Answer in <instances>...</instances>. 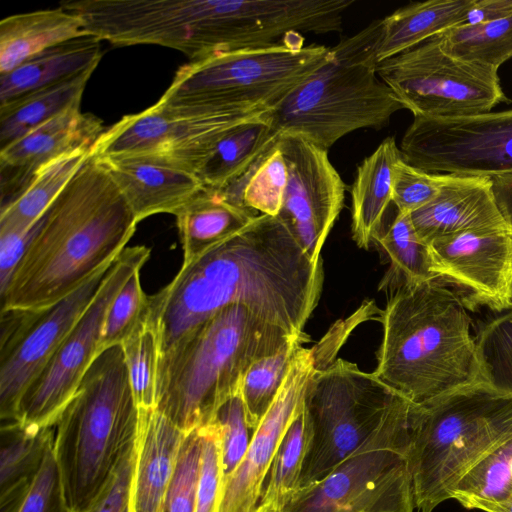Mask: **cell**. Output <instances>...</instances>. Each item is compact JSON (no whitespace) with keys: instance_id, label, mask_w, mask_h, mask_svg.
Segmentation results:
<instances>
[{"instance_id":"obj_20","label":"cell","mask_w":512,"mask_h":512,"mask_svg":"<svg viewBox=\"0 0 512 512\" xmlns=\"http://www.w3.org/2000/svg\"><path fill=\"white\" fill-rule=\"evenodd\" d=\"M426 244L468 231H511L494 195L492 179L447 174L438 195L410 214Z\"/></svg>"},{"instance_id":"obj_11","label":"cell","mask_w":512,"mask_h":512,"mask_svg":"<svg viewBox=\"0 0 512 512\" xmlns=\"http://www.w3.org/2000/svg\"><path fill=\"white\" fill-rule=\"evenodd\" d=\"M267 111L176 107L157 101L106 128L91 153L148 161L197 176L226 133Z\"/></svg>"},{"instance_id":"obj_32","label":"cell","mask_w":512,"mask_h":512,"mask_svg":"<svg viewBox=\"0 0 512 512\" xmlns=\"http://www.w3.org/2000/svg\"><path fill=\"white\" fill-rule=\"evenodd\" d=\"M312 441V427L305 406L283 437L269 469L268 482L256 508L282 512L300 490L303 467Z\"/></svg>"},{"instance_id":"obj_30","label":"cell","mask_w":512,"mask_h":512,"mask_svg":"<svg viewBox=\"0 0 512 512\" xmlns=\"http://www.w3.org/2000/svg\"><path fill=\"white\" fill-rule=\"evenodd\" d=\"M89 70L0 105V149L31 130L72 109L81 107Z\"/></svg>"},{"instance_id":"obj_40","label":"cell","mask_w":512,"mask_h":512,"mask_svg":"<svg viewBox=\"0 0 512 512\" xmlns=\"http://www.w3.org/2000/svg\"><path fill=\"white\" fill-rule=\"evenodd\" d=\"M140 271L130 276L108 309L102 330L101 352L121 345L146 319L149 295L141 286Z\"/></svg>"},{"instance_id":"obj_46","label":"cell","mask_w":512,"mask_h":512,"mask_svg":"<svg viewBox=\"0 0 512 512\" xmlns=\"http://www.w3.org/2000/svg\"><path fill=\"white\" fill-rule=\"evenodd\" d=\"M134 443L122 457L113 476L89 512H131V489L135 460Z\"/></svg>"},{"instance_id":"obj_37","label":"cell","mask_w":512,"mask_h":512,"mask_svg":"<svg viewBox=\"0 0 512 512\" xmlns=\"http://www.w3.org/2000/svg\"><path fill=\"white\" fill-rule=\"evenodd\" d=\"M287 183L288 167L276 142L249 172L221 190L256 212L277 216Z\"/></svg>"},{"instance_id":"obj_42","label":"cell","mask_w":512,"mask_h":512,"mask_svg":"<svg viewBox=\"0 0 512 512\" xmlns=\"http://www.w3.org/2000/svg\"><path fill=\"white\" fill-rule=\"evenodd\" d=\"M215 417L221 426L223 487L241 464L253 433L247 424L240 391L218 409Z\"/></svg>"},{"instance_id":"obj_45","label":"cell","mask_w":512,"mask_h":512,"mask_svg":"<svg viewBox=\"0 0 512 512\" xmlns=\"http://www.w3.org/2000/svg\"><path fill=\"white\" fill-rule=\"evenodd\" d=\"M53 443L49 446L34 481L15 512H72L65 496Z\"/></svg>"},{"instance_id":"obj_18","label":"cell","mask_w":512,"mask_h":512,"mask_svg":"<svg viewBox=\"0 0 512 512\" xmlns=\"http://www.w3.org/2000/svg\"><path fill=\"white\" fill-rule=\"evenodd\" d=\"M438 278L451 286L468 310L512 309V232L468 231L429 244Z\"/></svg>"},{"instance_id":"obj_16","label":"cell","mask_w":512,"mask_h":512,"mask_svg":"<svg viewBox=\"0 0 512 512\" xmlns=\"http://www.w3.org/2000/svg\"><path fill=\"white\" fill-rule=\"evenodd\" d=\"M332 338L312 348L301 345L272 404L253 431L246 455L221 490L218 512H254L277 449L304 407L318 368L332 362Z\"/></svg>"},{"instance_id":"obj_6","label":"cell","mask_w":512,"mask_h":512,"mask_svg":"<svg viewBox=\"0 0 512 512\" xmlns=\"http://www.w3.org/2000/svg\"><path fill=\"white\" fill-rule=\"evenodd\" d=\"M512 435V393L479 381L411 404L408 469L414 508L433 510L479 460Z\"/></svg>"},{"instance_id":"obj_9","label":"cell","mask_w":512,"mask_h":512,"mask_svg":"<svg viewBox=\"0 0 512 512\" xmlns=\"http://www.w3.org/2000/svg\"><path fill=\"white\" fill-rule=\"evenodd\" d=\"M411 402L397 396L376 433L282 512H414L408 469Z\"/></svg>"},{"instance_id":"obj_49","label":"cell","mask_w":512,"mask_h":512,"mask_svg":"<svg viewBox=\"0 0 512 512\" xmlns=\"http://www.w3.org/2000/svg\"><path fill=\"white\" fill-rule=\"evenodd\" d=\"M497 204L512 232V174L492 179Z\"/></svg>"},{"instance_id":"obj_51","label":"cell","mask_w":512,"mask_h":512,"mask_svg":"<svg viewBox=\"0 0 512 512\" xmlns=\"http://www.w3.org/2000/svg\"><path fill=\"white\" fill-rule=\"evenodd\" d=\"M254 512H262V511H260L258 508H256Z\"/></svg>"},{"instance_id":"obj_35","label":"cell","mask_w":512,"mask_h":512,"mask_svg":"<svg viewBox=\"0 0 512 512\" xmlns=\"http://www.w3.org/2000/svg\"><path fill=\"white\" fill-rule=\"evenodd\" d=\"M437 37L450 55L495 70L512 58V16L485 23L462 24Z\"/></svg>"},{"instance_id":"obj_10","label":"cell","mask_w":512,"mask_h":512,"mask_svg":"<svg viewBox=\"0 0 512 512\" xmlns=\"http://www.w3.org/2000/svg\"><path fill=\"white\" fill-rule=\"evenodd\" d=\"M397 396L353 362L339 358L318 368L304 401L312 441L300 488L320 481L356 453L379 429Z\"/></svg>"},{"instance_id":"obj_14","label":"cell","mask_w":512,"mask_h":512,"mask_svg":"<svg viewBox=\"0 0 512 512\" xmlns=\"http://www.w3.org/2000/svg\"><path fill=\"white\" fill-rule=\"evenodd\" d=\"M399 149L404 161L429 173L490 179L512 174V109L414 116Z\"/></svg>"},{"instance_id":"obj_12","label":"cell","mask_w":512,"mask_h":512,"mask_svg":"<svg viewBox=\"0 0 512 512\" xmlns=\"http://www.w3.org/2000/svg\"><path fill=\"white\" fill-rule=\"evenodd\" d=\"M377 73L413 116L474 115L507 101L498 70L450 55L437 36L379 62Z\"/></svg>"},{"instance_id":"obj_19","label":"cell","mask_w":512,"mask_h":512,"mask_svg":"<svg viewBox=\"0 0 512 512\" xmlns=\"http://www.w3.org/2000/svg\"><path fill=\"white\" fill-rule=\"evenodd\" d=\"M105 131L92 113L72 108L0 149L1 208L11 204L29 184L36 170L63 154L92 149Z\"/></svg>"},{"instance_id":"obj_2","label":"cell","mask_w":512,"mask_h":512,"mask_svg":"<svg viewBox=\"0 0 512 512\" xmlns=\"http://www.w3.org/2000/svg\"><path fill=\"white\" fill-rule=\"evenodd\" d=\"M137 224L120 189L91 153L45 212L0 293L1 310H41L61 300L112 261Z\"/></svg>"},{"instance_id":"obj_5","label":"cell","mask_w":512,"mask_h":512,"mask_svg":"<svg viewBox=\"0 0 512 512\" xmlns=\"http://www.w3.org/2000/svg\"><path fill=\"white\" fill-rule=\"evenodd\" d=\"M138 418L122 346H111L93 361L54 424V455L72 512H89L133 445Z\"/></svg>"},{"instance_id":"obj_47","label":"cell","mask_w":512,"mask_h":512,"mask_svg":"<svg viewBox=\"0 0 512 512\" xmlns=\"http://www.w3.org/2000/svg\"><path fill=\"white\" fill-rule=\"evenodd\" d=\"M43 220L44 215L23 231L0 232V293L10 282L17 265L38 234Z\"/></svg>"},{"instance_id":"obj_24","label":"cell","mask_w":512,"mask_h":512,"mask_svg":"<svg viewBox=\"0 0 512 512\" xmlns=\"http://www.w3.org/2000/svg\"><path fill=\"white\" fill-rule=\"evenodd\" d=\"M401 158L395 139L387 137L357 168L350 187L351 231L360 248L368 249L382 231L392 202L394 168Z\"/></svg>"},{"instance_id":"obj_36","label":"cell","mask_w":512,"mask_h":512,"mask_svg":"<svg viewBox=\"0 0 512 512\" xmlns=\"http://www.w3.org/2000/svg\"><path fill=\"white\" fill-rule=\"evenodd\" d=\"M307 340L305 333L292 338L276 353L254 362L246 372L240 395L247 424L252 432L276 397L297 350Z\"/></svg>"},{"instance_id":"obj_23","label":"cell","mask_w":512,"mask_h":512,"mask_svg":"<svg viewBox=\"0 0 512 512\" xmlns=\"http://www.w3.org/2000/svg\"><path fill=\"white\" fill-rule=\"evenodd\" d=\"M257 216L223 190L204 186L175 214L183 262L231 237Z\"/></svg>"},{"instance_id":"obj_33","label":"cell","mask_w":512,"mask_h":512,"mask_svg":"<svg viewBox=\"0 0 512 512\" xmlns=\"http://www.w3.org/2000/svg\"><path fill=\"white\" fill-rule=\"evenodd\" d=\"M450 499L483 512L512 500V435L462 476Z\"/></svg>"},{"instance_id":"obj_44","label":"cell","mask_w":512,"mask_h":512,"mask_svg":"<svg viewBox=\"0 0 512 512\" xmlns=\"http://www.w3.org/2000/svg\"><path fill=\"white\" fill-rule=\"evenodd\" d=\"M447 174H436L416 168L402 158L393 175L392 202L397 212L411 214L432 201L440 192Z\"/></svg>"},{"instance_id":"obj_41","label":"cell","mask_w":512,"mask_h":512,"mask_svg":"<svg viewBox=\"0 0 512 512\" xmlns=\"http://www.w3.org/2000/svg\"><path fill=\"white\" fill-rule=\"evenodd\" d=\"M199 428L186 433L159 512H195L201 462Z\"/></svg>"},{"instance_id":"obj_34","label":"cell","mask_w":512,"mask_h":512,"mask_svg":"<svg viewBox=\"0 0 512 512\" xmlns=\"http://www.w3.org/2000/svg\"><path fill=\"white\" fill-rule=\"evenodd\" d=\"M374 242L386 252L391 262L385 286L438 279L430 247L419 238L410 214L397 212L387 230L381 231Z\"/></svg>"},{"instance_id":"obj_8","label":"cell","mask_w":512,"mask_h":512,"mask_svg":"<svg viewBox=\"0 0 512 512\" xmlns=\"http://www.w3.org/2000/svg\"><path fill=\"white\" fill-rule=\"evenodd\" d=\"M331 48L304 45L300 33L279 42L216 53L179 67L158 100L200 109L272 110L325 64Z\"/></svg>"},{"instance_id":"obj_13","label":"cell","mask_w":512,"mask_h":512,"mask_svg":"<svg viewBox=\"0 0 512 512\" xmlns=\"http://www.w3.org/2000/svg\"><path fill=\"white\" fill-rule=\"evenodd\" d=\"M149 247H125L113 260L94 299L43 370L24 392L16 421L54 426L87 370L101 352L102 330L108 309L130 276L141 270Z\"/></svg>"},{"instance_id":"obj_38","label":"cell","mask_w":512,"mask_h":512,"mask_svg":"<svg viewBox=\"0 0 512 512\" xmlns=\"http://www.w3.org/2000/svg\"><path fill=\"white\" fill-rule=\"evenodd\" d=\"M121 346L138 408L155 407L160 352L153 326L145 319Z\"/></svg>"},{"instance_id":"obj_26","label":"cell","mask_w":512,"mask_h":512,"mask_svg":"<svg viewBox=\"0 0 512 512\" xmlns=\"http://www.w3.org/2000/svg\"><path fill=\"white\" fill-rule=\"evenodd\" d=\"M82 19L61 5L0 21V74L66 41L87 36Z\"/></svg>"},{"instance_id":"obj_7","label":"cell","mask_w":512,"mask_h":512,"mask_svg":"<svg viewBox=\"0 0 512 512\" xmlns=\"http://www.w3.org/2000/svg\"><path fill=\"white\" fill-rule=\"evenodd\" d=\"M382 19L331 47L329 60L271 110L278 134L328 150L362 128H381L405 109L377 73Z\"/></svg>"},{"instance_id":"obj_29","label":"cell","mask_w":512,"mask_h":512,"mask_svg":"<svg viewBox=\"0 0 512 512\" xmlns=\"http://www.w3.org/2000/svg\"><path fill=\"white\" fill-rule=\"evenodd\" d=\"M271 110L231 129L217 143L198 178L205 187L225 189L242 178L275 145Z\"/></svg>"},{"instance_id":"obj_25","label":"cell","mask_w":512,"mask_h":512,"mask_svg":"<svg viewBox=\"0 0 512 512\" xmlns=\"http://www.w3.org/2000/svg\"><path fill=\"white\" fill-rule=\"evenodd\" d=\"M102 55L101 41L91 35L51 47L13 70L0 74V105L95 70Z\"/></svg>"},{"instance_id":"obj_3","label":"cell","mask_w":512,"mask_h":512,"mask_svg":"<svg viewBox=\"0 0 512 512\" xmlns=\"http://www.w3.org/2000/svg\"><path fill=\"white\" fill-rule=\"evenodd\" d=\"M380 321L373 374L411 403L484 381L469 310L439 278L396 286Z\"/></svg>"},{"instance_id":"obj_4","label":"cell","mask_w":512,"mask_h":512,"mask_svg":"<svg viewBox=\"0 0 512 512\" xmlns=\"http://www.w3.org/2000/svg\"><path fill=\"white\" fill-rule=\"evenodd\" d=\"M296 336L242 304L221 309L159 356L155 408L184 433L210 422L251 365Z\"/></svg>"},{"instance_id":"obj_28","label":"cell","mask_w":512,"mask_h":512,"mask_svg":"<svg viewBox=\"0 0 512 512\" xmlns=\"http://www.w3.org/2000/svg\"><path fill=\"white\" fill-rule=\"evenodd\" d=\"M475 0L413 2L382 19L378 63L462 25Z\"/></svg>"},{"instance_id":"obj_39","label":"cell","mask_w":512,"mask_h":512,"mask_svg":"<svg viewBox=\"0 0 512 512\" xmlns=\"http://www.w3.org/2000/svg\"><path fill=\"white\" fill-rule=\"evenodd\" d=\"M475 339L483 380L512 393V309L485 323Z\"/></svg>"},{"instance_id":"obj_43","label":"cell","mask_w":512,"mask_h":512,"mask_svg":"<svg viewBox=\"0 0 512 512\" xmlns=\"http://www.w3.org/2000/svg\"><path fill=\"white\" fill-rule=\"evenodd\" d=\"M198 428L202 448L195 512H218L222 489L221 426L214 417Z\"/></svg>"},{"instance_id":"obj_27","label":"cell","mask_w":512,"mask_h":512,"mask_svg":"<svg viewBox=\"0 0 512 512\" xmlns=\"http://www.w3.org/2000/svg\"><path fill=\"white\" fill-rule=\"evenodd\" d=\"M54 434V426L2 422L0 512L16 511L54 441Z\"/></svg>"},{"instance_id":"obj_21","label":"cell","mask_w":512,"mask_h":512,"mask_svg":"<svg viewBox=\"0 0 512 512\" xmlns=\"http://www.w3.org/2000/svg\"><path fill=\"white\" fill-rule=\"evenodd\" d=\"M138 409L131 512H159L186 433L155 407Z\"/></svg>"},{"instance_id":"obj_31","label":"cell","mask_w":512,"mask_h":512,"mask_svg":"<svg viewBox=\"0 0 512 512\" xmlns=\"http://www.w3.org/2000/svg\"><path fill=\"white\" fill-rule=\"evenodd\" d=\"M90 154L89 148L78 149L40 166L19 196L0 209V232L30 228L44 215Z\"/></svg>"},{"instance_id":"obj_1","label":"cell","mask_w":512,"mask_h":512,"mask_svg":"<svg viewBox=\"0 0 512 512\" xmlns=\"http://www.w3.org/2000/svg\"><path fill=\"white\" fill-rule=\"evenodd\" d=\"M323 262H313L277 216L258 215L248 226L193 259L149 295L146 320L160 355L221 309L242 304L289 334L303 329L316 308Z\"/></svg>"},{"instance_id":"obj_22","label":"cell","mask_w":512,"mask_h":512,"mask_svg":"<svg viewBox=\"0 0 512 512\" xmlns=\"http://www.w3.org/2000/svg\"><path fill=\"white\" fill-rule=\"evenodd\" d=\"M96 158L120 189L138 223L160 213L175 215L204 188L196 175L182 170L136 159Z\"/></svg>"},{"instance_id":"obj_48","label":"cell","mask_w":512,"mask_h":512,"mask_svg":"<svg viewBox=\"0 0 512 512\" xmlns=\"http://www.w3.org/2000/svg\"><path fill=\"white\" fill-rule=\"evenodd\" d=\"M512 16V0H475L464 24L496 21Z\"/></svg>"},{"instance_id":"obj_15","label":"cell","mask_w":512,"mask_h":512,"mask_svg":"<svg viewBox=\"0 0 512 512\" xmlns=\"http://www.w3.org/2000/svg\"><path fill=\"white\" fill-rule=\"evenodd\" d=\"M113 260L101 266L78 288L49 307L41 310H1L2 422L16 421L18 405L24 392L88 308Z\"/></svg>"},{"instance_id":"obj_50","label":"cell","mask_w":512,"mask_h":512,"mask_svg":"<svg viewBox=\"0 0 512 512\" xmlns=\"http://www.w3.org/2000/svg\"><path fill=\"white\" fill-rule=\"evenodd\" d=\"M485 512H512V500L506 504L496 505L488 508Z\"/></svg>"},{"instance_id":"obj_17","label":"cell","mask_w":512,"mask_h":512,"mask_svg":"<svg viewBox=\"0 0 512 512\" xmlns=\"http://www.w3.org/2000/svg\"><path fill=\"white\" fill-rule=\"evenodd\" d=\"M277 143L288 167V183L277 217L313 262L337 220L345 184L329 160L328 150L294 134H280Z\"/></svg>"}]
</instances>
